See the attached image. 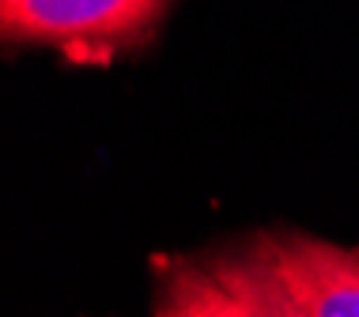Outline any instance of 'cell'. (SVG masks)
I'll list each match as a JSON object with an SVG mask.
<instances>
[{"label": "cell", "instance_id": "1", "mask_svg": "<svg viewBox=\"0 0 359 317\" xmlns=\"http://www.w3.org/2000/svg\"><path fill=\"white\" fill-rule=\"evenodd\" d=\"M287 317H359V249L322 238H265L231 257Z\"/></svg>", "mask_w": 359, "mask_h": 317}, {"label": "cell", "instance_id": "4", "mask_svg": "<svg viewBox=\"0 0 359 317\" xmlns=\"http://www.w3.org/2000/svg\"><path fill=\"white\" fill-rule=\"evenodd\" d=\"M212 272L219 276V283L227 287L231 295H238V299L246 302L250 310H257L261 317H287V314L280 310V306H276V302L269 299V295H265V291H261V287L254 283V280H250V276H242V272H238V268L231 265V261H223L219 268H212Z\"/></svg>", "mask_w": 359, "mask_h": 317}, {"label": "cell", "instance_id": "2", "mask_svg": "<svg viewBox=\"0 0 359 317\" xmlns=\"http://www.w3.org/2000/svg\"><path fill=\"white\" fill-rule=\"evenodd\" d=\"M163 4L167 0H0V23L27 42H121L140 34Z\"/></svg>", "mask_w": 359, "mask_h": 317}, {"label": "cell", "instance_id": "5", "mask_svg": "<svg viewBox=\"0 0 359 317\" xmlns=\"http://www.w3.org/2000/svg\"><path fill=\"white\" fill-rule=\"evenodd\" d=\"M159 317H193V314H186V310H178V306H170V302H163V310H159Z\"/></svg>", "mask_w": 359, "mask_h": 317}, {"label": "cell", "instance_id": "3", "mask_svg": "<svg viewBox=\"0 0 359 317\" xmlns=\"http://www.w3.org/2000/svg\"><path fill=\"white\" fill-rule=\"evenodd\" d=\"M170 306L186 310L193 317H261L257 310H250L238 295H231L219 283L216 272H178L170 276Z\"/></svg>", "mask_w": 359, "mask_h": 317}]
</instances>
